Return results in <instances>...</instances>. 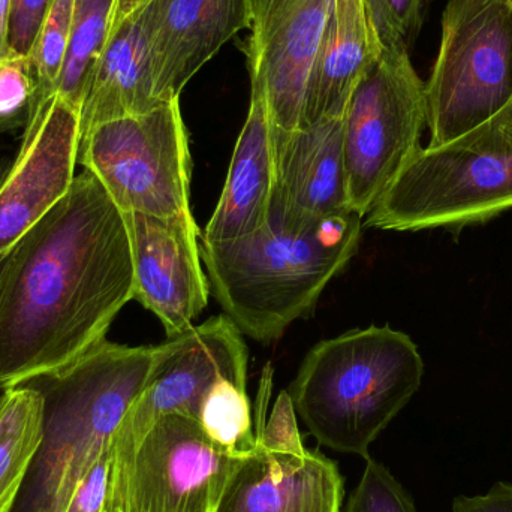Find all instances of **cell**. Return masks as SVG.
I'll return each instance as SVG.
<instances>
[{"mask_svg":"<svg viewBox=\"0 0 512 512\" xmlns=\"http://www.w3.org/2000/svg\"><path fill=\"white\" fill-rule=\"evenodd\" d=\"M414 340L384 325L324 340L304 357L288 393L319 444L367 459L370 445L420 390Z\"/></svg>","mask_w":512,"mask_h":512,"instance_id":"4","label":"cell"},{"mask_svg":"<svg viewBox=\"0 0 512 512\" xmlns=\"http://www.w3.org/2000/svg\"><path fill=\"white\" fill-rule=\"evenodd\" d=\"M78 164L123 213L194 216L191 149L179 99L90 129L80 140Z\"/></svg>","mask_w":512,"mask_h":512,"instance_id":"8","label":"cell"},{"mask_svg":"<svg viewBox=\"0 0 512 512\" xmlns=\"http://www.w3.org/2000/svg\"><path fill=\"white\" fill-rule=\"evenodd\" d=\"M276 177L273 122L264 89L252 81L248 119L234 147L227 182L200 242L221 243L251 236L268 224Z\"/></svg>","mask_w":512,"mask_h":512,"instance_id":"17","label":"cell"},{"mask_svg":"<svg viewBox=\"0 0 512 512\" xmlns=\"http://www.w3.org/2000/svg\"><path fill=\"white\" fill-rule=\"evenodd\" d=\"M45 396L36 384L0 391V512L14 511L44 438Z\"/></svg>","mask_w":512,"mask_h":512,"instance_id":"20","label":"cell"},{"mask_svg":"<svg viewBox=\"0 0 512 512\" xmlns=\"http://www.w3.org/2000/svg\"><path fill=\"white\" fill-rule=\"evenodd\" d=\"M276 177L268 224L300 234L355 213L343 153V116L274 137ZM358 215V213H357Z\"/></svg>","mask_w":512,"mask_h":512,"instance_id":"14","label":"cell"},{"mask_svg":"<svg viewBox=\"0 0 512 512\" xmlns=\"http://www.w3.org/2000/svg\"><path fill=\"white\" fill-rule=\"evenodd\" d=\"M426 84L429 146L492 119L512 101V0H448Z\"/></svg>","mask_w":512,"mask_h":512,"instance_id":"6","label":"cell"},{"mask_svg":"<svg viewBox=\"0 0 512 512\" xmlns=\"http://www.w3.org/2000/svg\"><path fill=\"white\" fill-rule=\"evenodd\" d=\"M167 351L168 342L105 340L62 375L33 382L45 396L44 438L12 512H65Z\"/></svg>","mask_w":512,"mask_h":512,"instance_id":"2","label":"cell"},{"mask_svg":"<svg viewBox=\"0 0 512 512\" xmlns=\"http://www.w3.org/2000/svg\"><path fill=\"white\" fill-rule=\"evenodd\" d=\"M198 423L215 444L233 453L245 454L256 447L248 393L230 379L213 385L201 406Z\"/></svg>","mask_w":512,"mask_h":512,"instance_id":"22","label":"cell"},{"mask_svg":"<svg viewBox=\"0 0 512 512\" xmlns=\"http://www.w3.org/2000/svg\"><path fill=\"white\" fill-rule=\"evenodd\" d=\"M248 361L242 331L227 315L213 316L170 337L167 354L114 435L113 465L134 453L159 418L180 414L198 421L204 399L221 379L246 388Z\"/></svg>","mask_w":512,"mask_h":512,"instance_id":"10","label":"cell"},{"mask_svg":"<svg viewBox=\"0 0 512 512\" xmlns=\"http://www.w3.org/2000/svg\"><path fill=\"white\" fill-rule=\"evenodd\" d=\"M333 2H348V0H333Z\"/></svg>","mask_w":512,"mask_h":512,"instance_id":"33","label":"cell"},{"mask_svg":"<svg viewBox=\"0 0 512 512\" xmlns=\"http://www.w3.org/2000/svg\"><path fill=\"white\" fill-rule=\"evenodd\" d=\"M33 95V77L26 57L8 56L0 59V120L12 119L29 107Z\"/></svg>","mask_w":512,"mask_h":512,"instance_id":"27","label":"cell"},{"mask_svg":"<svg viewBox=\"0 0 512 512\" xmlns=\"http://www.w3.org/2000/svg\"><path fill=\"white\" fill-rule=\"evenodd\" d=\"M149 0H116L114 5L113 18H111L110 33L114 32L129 15L143 8ZM110 36V35H108Z\"/></svg>","mask_w":512,"mask_h":512,"instance_id":"31","label":"cell"},{"mask_svg":"<svg viewBox=\"0 0 512 512\" xmlns=\"http://www.w3.org/2000/svg\"><path fill=\"white\" fill-rule=\"evenodd\" d=\"M379 51L363 0L331 2L330 17L307 81L301 126L342 117L358 81Z\"/></svg>","mask_w":512,"mask_h":512,"instance_id":"19","label":"cell"},{"mask_svg":"<svg viewBox=\"0 0 512 512\" xmlns=\"http://www.w3.org/2000/svg\"><path fill=\"white\" fill-rule=\"evenodd\" d=\"M345 512H418L408 490L378 460L367 457L366 468Z\"/></svg>","mask_w":512,"mask_h":512,"instance_id":"26","label":"cell"},{"mask_svg":"<svg viewBox=\"0 0 512 512\" xmlns=\"http://www.w3.org/2000/svg\"><path fill=\"white\" fill-rule=\"evenodd\" d=\"M361 228L363 218L349 213L300 234L267 224L230 242H200L210 294L242 334L274 342L357 255Z\"/></svg>","mask_w":512,"mask_h":512,"instance_id":"3","label":"cell"},{"mask_svg":"<svg viewBox=\"0 0 512 512\" xmlns=\"http://www.w3.org/2000/svg\"><path fill=\"white\" fill-rule=\"evenodd\" d=\"M74 5L75 0H53L42 21L29 56L33 95L57 92L71 36Z\"/></svg>","mask_w":512,"mask_h":512,"instance_id":"23","label":"cell"},{"mask_svg":"<svg viewBox=\"0 0 512 512\" xmlns=\"http://www.w3.org/2000/svg\"><path fill=\"white\" fill-rule=\"evenodd\" d=\"M512 209V101L441 146L421 147L364 216L382 231L459 230Z\"/></svg>","mask_w":512,"mask_h":512,"instance_id":"5","label":"cell"},{"mask_svg":"<svg viewBox=\"0 0 512 512\" xmlns=\"http://www.w3.org/2000/svg\"><path fill=\"white\" fill-rule=\"evenodd\" d=\"M379 47H411L423 24L427 0H363Z\"/></svg>","mask_w":512,"mask_h":512,"instance_id":"25","label":"cell"},{"mask_svg":"<svg viewBox=\"0 0 512 512\" xmlns=\"http://www.w3.org/2000/svg\"><path fill=\"white\" fill-rule=\"evenodd\" d=\"M251 81L264 89L274 137L300 128L310 69L333 0H249Z\"/></svg>","mask_w":512,"mask_h":512,"instance_id":"12","label":"cell"},{"mask_svg":"<svg viewBox=\"0 0 512 512\" xmlns=\"http://www.w3.org/2000/svg\"><path fill=\"white\" fill-rule=\"evenodd\" d=\"M134 262V300L153 313L168 337L191 330L210 288L194 216L125 213Z\"/></svg>","mask_w":512,"mask_h":512,"instance_id":"13","label":"cell"},{"mask_svg":"<svg viewBox=\"0 0 512 512\" xmlns=\"http://www.w3.org/2000/svg\"><path fill=\"white\" fill-rule=\"evenodd\" d=\"M426 126V84L408 48H381L343 114L349 201L361 218L421 149Z\"/></svg>","mask_w":512,"mask_h":512,"instance_id":"7","label":"cell"},{"mask_svg":"<svg viewBox=\"0 0 512 512\" xmlns=\"http://www.w3.org/2000/svg\"><path fill=\"white\" fill-rule=\"evenodd\" d=\"M132 300L125 213L84 171L0 259V391L62 375Z\"/></svg>","mask_w":512,"mask_h":512,"instance_id":"1","label":"cell"},{"mask_svg":"<svg viewBox=\"0 0 512 512\" xmlns=\"http://www.w3.org/2000/svg\"><path fill=\"white\" fill-rule=\"evenodd\" d=\"M80 110L62 95H33L20 146L0 177V259L71 189Z\"/></svg>","mask_w":512,"mask_h":512,"instance_id":"11","label":"cell"},{"mask_svg":"<svg viewBox=\"0 0 512 512\" xmlns=\"http://www.w3.org/2000/svg\"><path fill=\"white\" fill-rule=\"evenodd\" d=\"M53 0H11L9 12V54L29 59L42 21Z\"/></svg>","mask_w":512,"mask_h":512,"instance_id":"29","label":"cell"},{"mask_svg":"<svg viewBox=\"0 0 512 512\" xmlns=\"http://www.w3.org/2000/svg\"><path fill=\"white\" fill-rule=\"evenodd\" d=\"M143 11L156 93L164 104L180 99L192 77L251 27L249 0H149Z\"/></svg>","mask_w":512,"mask_h":512,"instance_id":"15","label":"cell"},{"mask_svg":"<svg viewBox=\"0 0 512 512\" xmlns=\"http://www.w3.org/2000/svg\"><path fill=\"white\" fill-rule=\"evenodd\" d=\"M245 454L219 447L194 418L165 415L113 465L110 512H215Z\"/></svg>","mask_w":512,"mask_h":512,"instance_id":"9","label":"cell"},{"mask_svg":"<svg viewBox=\"0 0 512 512\" xmlns=\"http://www.w3.org/2000/svg\"><path fill=\"white\" fill-rule=\"evenodd\" d=\"M143 8L108 36L80 105L81 138L102 123L161 107Z\"/></svg>","mask_w":512,"mask_h":512,"instance_id":"18","label":"cell"},{"mask_svg":"<svg viewBox=\"0 0 512 512\" xmlns=\"http://www.w3.org/2000/svg\"><path fill=\"white\" fill-rule=\"evenodd\" d=\"M271 385H273V369L268 364L262 372L258 403H256V444L267 453L303 456L307 448L304 447L303 438L298 429L297 412L288 390L282 391L277 396L270 417L267 415Z\"/></svg>","mask_w":512,"mask_h":512,"instance_id":"24","label":"cell"},{"mask_svg":"<svg viewBox=\"0 0 512 512\" xmlns=\"http://www.w3.org/2000/svg\"><path fill=\"white\" fill-rule=\"evenodd\" d=\"M113 447L105 451L78 484L65 512H110Z\"/></svg>","mask_w":512,"mask_h":512,"instance_id":"28","label":"cell"},{"mask_svg":"<svg viewBox=\"0 0 512 512\" xmlns=\"http://www.w3.org/2000/svg\"><path fill=\"white\" fill-rule=\"evenodd\" d=\"M337 463L319 451L271 454L258 444L240 459L215 512H342Z\"/></svg>","mask_w":512,"mask_h":512,"instance_id":"16","label":"cell"},{"mask_svg":"<svg viewBox=\"0 0 512 512\" xmlns=\"http://www.w3.org/2000/svg\"><path fill=\"white\" fill-rule=\"evenodd\" d=\"M451 512H512V484L499 481L486 495L459 496Z\"/></svg>","mask_w":512,"mask_h":512,"instance_id":"30","label":"cell"},{"mask_svg":"<svg viewBox=\"0 0 512 512\" xmlns=\"http://www.w3.org/2000/svg\"><path fill=\"white\" fill-rule=\"evenodd\" d=\"M116 0H75L71 36L57 93L80 110L87 80L110 35Z\"/></svg>","mask_w":512,"mask_h":512,"instance_id":"21","label":"cell"},{"mask_svg":"<svg viewBox=\"0 0 512 512\" xmlns=\"http://www.w3.org/2000/svg\"><path fill=\"white\" fill-rule=\"evenodd\" d=\"M11 0H0V59L8 56V26Z\"/></svg>","mask_w":512,"mask_h":512,"instance_id":"32","label":"cell"}]
</instances>
